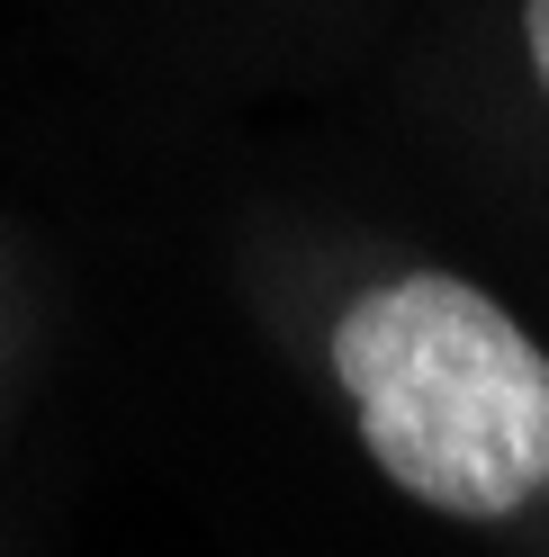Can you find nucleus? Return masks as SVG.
<instances>
[{"mask_svg":"<svg viewBox=\"0 0 549 557\" xmlns=\"http://www.w3.org/2000/svg\"><path fill=\"white\" fill-rule=\"evenodd\" d=\"M369 459L432 512L504 521L549 485V351L468 278H388L333 324Z\"/></svg>","mask_w":549,"mask_h":557,"instance_id":"1","label":"nucleus"},{"mask_svg":"<svg viewBox=\"0 0 549 557\" xmlns=\"http://www.w3.org/2000/svg\"><path fill=\"white\" fill-rule=\"evenodd\" d=\"M523 46H532V73L549 90V0H523Z\"/></svg>","mask_w":549,"mask_h":557,"instance_id":"2","label":"nucleus"}]
</instances>
